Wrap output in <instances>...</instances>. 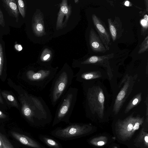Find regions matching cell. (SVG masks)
I'll use <instances>...</instances> for the list:
<instances>
[{
	"mask_svg": "<svg viewBox=\"0 0 148 148\" xmlns=\"http://www.w3.org/2000/svg\"><path fill=\"white\" fill-rule=\"evenodd\" d=\"M58 68L50 66L37 67L28 70L25 73L28 81L37 91H41L53 79L57 73Z\"/></svg>",
	"mask_w": 148,
	"mask_h": 148,
	"instance_id": "cell-5",
	"label": "cell"
},
{
	"mask_svg": "<svg viewBox=\"0 0 148 148\" xmlns=\"http://www.w3.org/2000/svg\"><path fill=\"white\" fill-rule=\"evenodd\" d=\"M6 117V115L0 110V118L4 119Z\"/></svg>",
	"mask_w": 148,
	"mask_h": 148,
	"instance_id": "cell-28",
	"label": "cell"
},
{
	"mask_svg": "<svg viewBox=\"0 0 148 148\" xmlns=\"http://www.w3.org/2000/svg\"><path fill=\"white\" fill-rule=\"evenodd\" d=\"M144 19L141 21L142 25L144 27L148 26V16L146 14L144 16Z\"/></svg>",
	"mask_w": 148,
	"mask_h": 148,
	"instance_id": "cell-27",
	"label": "cell"
},
{
	"mask_svg": "<svg viewBox=\"0 0 148 148\" xmlns=\"http://www.w3.org/2000/svg\"><path fill=\"white\" fill-rule=\"evenodd\" d=\"M90 128L89 125L87 124L70 123L64 128L55 129L51 132V134L61 139L71 140L86 134L90 131Z\"/></svg>",
	"mask_w": 148,
	"mask_h": 148,
	"instance_id": "cell-8",
	"label": "cell"
},
{
	"mask_svg": "<svg viewBox=\"0 0 148 148\" xmlns=\"http://www.w3.org/2000/svg\"><path fill=\"white\" fill-rule=\"evenodd\" d=\"M107 141V139L105 137H100L92 139L90 142L95 146H102L104 145Z\"/></svg>",
	"mask_w": 148,
	"mask_h": 148,
	"instance_id": "cell-21",
	"label": "cell"
},
{
	"mask_svg": "<svg viewBox=\"0 0 148 148\" xmlns=\"http://www.w3.org/2000/svg\"><path fill=\"white\" fill-rule=\"evenodd\" d=\"M20 100L21 113L31 123L38 127L43 126L51 122L50 110L41 97L25 92L20 95Z\"/></svg>",
	"mask_w": 148,
	"mask_h": 148,
	"instance_id": "cell-2",
	"label": "cell"
},
{
	"mask_svg": "<svg viewBox=\"0 0 148 148\" xmlns=\"http://www.w3.org/2000/svg\"><path fill=\"white\" fill-rule=\"evenodd\" d=\"M78 89L70 86L61 98L56 109L52 125L61 122L69 123V119L76 101Z\"/></svg>",
	"mask_w": 148,
	"mask_h": 148,
	"instance_id": "cell-4",
	"label": "cell"
},
{
	"mask_svg": "<svg viewBox=\"0 0 148 148\" xmlns=\"http://www.w3.org/2000/svg\"><path fill=\"white\" fill-rule=\"evenodd\" d=\"M142 93L140 92L136 95L130 101L126 106L124 112L128 113L135 106L138 105L142 100Z\"/></svg>",
	"mask_w": 148,
	"mask_h": 148,
	"instance_id": "cell-16",
	"label": "cell"
},
{
	"mask_svg": "<svg viewBox=\"0 0 148 148\" xmlns=\"http://www.w3.org/2000/svg\"><path fill=\"white\" fill-rule=\"evenodd\" d=\"M89 42L91 48L95 52L104 53L106 50L93 29L90 32Z\"/></svg>",
	"mask_w": 148,
	"mask_h": 148,
	"instance_id": "cell-14",
	"label": "cell"
},
{
	"mask_svg": "<svg viewBox=\"0 0 148 148\" xmlns=\"http://www.w3.org/2000/svg\"><path fill=\"white\" fill-rule=\"evenodd\" d=\"M84 94L83 106L86 115L100 119L104 117L107 111H110L109 96L100 80L82 83Z\"/></svg>",
	"mask_w": 148,
	"mask_h": 148,
	"instance_id": "cell-1",
	"label": "cell"
},
{
	"mask_svg": "<svg viewBox=\"0 0 148 148\" xmlns=\"http://www.w3.org/2000/svg\"><path fill=\"white\" fill-rule=\"evenodd\" d=\"M134 112L122 120H119L116 124V132L118 136L123 140L130 139L144 121V116L139 114L134 116Z\"/></svg>",
	"mask_w": 148,
	"mask_h": 148,
	"instance_id": "cell-7",
	"label": "cell"
},
{
	"mask_svg": "<svg viewBox=\"0 0 148 148\" xmlns=\"http://www.w3.org/2000/svg\"><path fill=\"white\" fill-rule=\"evenodd\" d=\"M71 8L70 6L68 5L67 0H63L60 4V9L58 14L57 18L56 28L57 30L61 29L64 27L63 21L65 18L66 22L67 23L71 13Z\"/></svg>",
	"mask_w": 148,
	"mask_h": 148,
	"instance_id": "cell-10",
	"label": "cell"
},
{
	"mask_svg": "<svg viewBox=\"0 0 148 148\" xmlns=\"http://www.w3.org/2000/svg\"><path fill=\"white\" fill-rule=\"evenodd\" d=\"M32 28L33 33L37 36L40 37L46 34L45 31L44 17L41 12L34 14L32 18Z\"/></svg>",
	"mask_w": 148,
	"mask_h": 148,
	"instance_id": "cell-11",
	"label": "cell"
},
{
	"mask_svg": "<svg viewBox=\"0 0 148 148\" xmlns=\"http://www.w3.org/2000/svg\"><path fill=\"white\" fill-rule=\"evenodd\" d=\"M3 64V47L0 43V75L2 73Z\"/></svg>",
	"mask_w": 148,
	"mask_h": 148,
	"instance_id": "cell-25",
	"label": "cell"
},
{
	"mask_svg": "<svg viewBox=\"0 0 148 148\" xmlns=\"http://www.w3.org/2000/svg\"><path fill=\"white\" fill-rule=\"evenodd\" d=\"M39 138L42 142L51 148H62L61 145L55 140L47 136L40 135Z\"/></svg>",
	"mask_w": 148,
	"mask_h": 148,
	"instance_id": "cell-17",
	"label": "cell"
},
{
	"mask_svg": "<svg viewBox=\"0 0 148 148\" xmlns=\"http://www.w3.org/2000/svg\"><path fill=\"white\" fill-rule=\"evenodd\" d=\"M74 77L73 70L66 65L57 72L52 80L49 95L53 106H55L60 101L71 86Z\"/></svg>",
	"mask_w": 148,
	"mask_h": 148,
	"instance_id": "cell-3",
	"label": "cell"
},
{
	"mask_svg": "<svg viewBox=\"0 0 148 148\" xmlns=\"http://www.w3.org/2000/svg\"><path fill=\"white\" fill-rule=\"evenodd\" d=\"M2 1L7 10L12 16L16 18V21H18L19 12L16 1L3 0Z\"/></svg>",
	"mask_w": 148,
	"mask_h": 148,
	"instance_id": "cell-15",
	"label": "cell"
},
{
	"mask_svg": "<svg viewBox=\"0 0 148 148\" xmlns=\"http://www.w3.org/2000/svg\"><path fill=\"white\" fill-rule=\"evenodd\" d=\"M3 97L8 104L16 108L18 107L17 102L15 98L11 95L5 91L1 92Z\"/></svg>",
	"mask_w": 148,
	"mask_h": 148,
	"instance_id": "cell-18",
	"label": "cell"
},
{
	"mask_svg": "<svg viewBox=\"0 0 148 148\" xmlns=\"http://www.w3.org/2000/svg\"><path fill=\"white\" fill-rule=\"evenodd\" d=\"M0 139L2 148H14L5 136L0 133Z\"/></svg>",
	"mask_w": 148,
	"mask_h": 148,
	"instance_id": "cell-22",
	"label": "cell"
},
{
	"mask_svg": "<svg viewBox=\"0 0 148 148\" xmlns=\"http://www.w3.org/2000/svg\"><path fill=\"white\" fill-rule=\"evenodd\" d=\"M16 1L19 13L23 18H24L25 15V11L24 2L22 0H17Z\"/></svg>",
	"mask_w": 148,
	"mask_h": 148,
	"instance_id": "cell-23",
	"label": "cell"
},
{
	"mask_svg": "<svg viewBox=\"0 0 148 148\" xmlns=\"http://www.w3.org/2000/svg\"><path fill=\"white\" fill-rule=\"evenodd\" d=\"M13 137L23 144L32 148H46L37 141L26 135L15 132H11Z\"/></svg>",
	"mask_w": 148,
	"mask_h": 148,
	"instance_id": "cell-13",
	"label": "cell"
},
{
	"mask_svg": "<svg viewBox=\"0 0 148 148\" xmlns=\"http://www.w3.org/2000/svg\"><path fill=\"white\" fill-rule=\"evenodd\" d=\"M0 103L2 104H3V99H2V98L1 97L0 95Z\"/></svg>",
	"mask_w": 148,
	"mask_h": 148,
	"instance_id": "cell-29",
	"label": "cell"
},
{
	"mask_svg": "<svg viewBox=\"0 0 148 148\" xmlns=\"http://www.w3.org/2000/svg\"><path fill=\"white\" fill-rule=\"evenodd\" d=\"M92 19L95 27L98 32L102 42L106 50L109 49L108 45L110 40L108 32L106 30L101 21L95 14L92 15Z\"/></svg>",
	"mask_w": 148,
	"mask_h": 148,
	"instance_id": "cell-12",
	"label": "cell"
},
{
	"mask_svg": "<svg viewBox=\"0 0 148 148\" xmlns=\"http://www.w3.org/2000/svg\"><path fill=\"white\" fill-rule=\"evenodd\" d=\"M79 1L78 0H74V2L75 3H77Z\"/></svg>",
	"mask_w": 148,
	"mask_h": 148,
	"instance_id": "cell-32",
	"label": "cell"
},
{
	"mask_svg": "<svg viewBox=\"0 0 148 148\" xmlns=\"http://www.w3.org/2000/svg\"><path fill=\"white\" fill-rule=\"evenodd\" d=\"M0 148H2V145L1 140L0 139Z\"/></svg>",
	"mask_w": 148,
	"mask_h": 148,
	"instance_id": "cell-31",
	"label": "cell"
},
{
	"mask_svg": "<svg viewBox=\"0 0 148 148\" xmlns=\"http://www.w3.org/2000/svg\"><path fill=\"white\" fill-rule=\"evenodd\" d=\"M137 142L139 143H143L146 148H148V136L147 132L142 129L141 132L139 135L137 140Z\"/></svg>",
	"mask_w": 148,
	"mask_h": 148,
	"instance_id": "cell-20",
	"label": "cell"
},
{
	"mask_svg": "<svg viewBox=\"0 0 148 148\" xmlns=\"http://www.w3.org/2000/svg\"><path fill=\"white\" fill-rule=\"evenodd\" d=\"M79 71L74 75L76 81L82 83L108 79V77L105 70L98 67L88 66L85 65L80 68Z\"/></svg>",
	"mask_w": 148,
	"mask_h": 148,
	"instance_id": "cell-9",
	"label": "cell"
},
{
	"mask_svg": "<svg viewBox=\"0 0 148 148\" xmlns=\"http://www.w3.org/2000/svg\"><path fill=\"white\" fill-rule=\"evenodd\" d=\"M110 30L113 41L115 40L117 35V29L114 25V23L111 21H108Z\"/></svg>",
	"mask_w": 148,
	"mask_h": 148,
	"instance_id": "cell-24",
	"label": "cell"
},
{
	"mask_svg": "<svg viewBox=\"0 0 148 148\" xmlns=\"http://www.w3.org/2000/svg\"><path fill=\"white\" fill-rule=\"evenodd\" d=\"M52 57L51 51L47 48L44 49L42 51L40 58V61L43 63L50 61Z\"/></svg>",
	"mask_w": 148,
	"mask_h": 148,
	"instance_id": "cell-19",
	"label": "cell"
},
{
	"mask_svg": "<svg viewBox=\"0 0 148 148\" xmlns=\"http://www.w3.org/2000/svg\"><path fill=\"white\" fill-rule=\"evenodd\" d=\"M0 25L3 27L5 26V22L3 13L0 8Z\"/></svg>",
	"mask_w": 148,
	"mask_h": 148,
	"instance_id": "cell-26",
	"label": "cell"
},
{
	"mask_svg": "<svg viewBox=\"0 0 148 148\" xmlns=\"http://www.w3.org/2000/svg\"><path fill=\"white\" fill-rule=\"evenodd\" d=\"M137 77L126 74L117 87L118 93L111 105L110 111L116 115L120 111L123 104L131 94Z\"/></svg>",
	"mask_w": 148,
	"mask_h": 148,
	"instance_id": "cell-6",
	"label": "cell"
},
{
	"mask_svg": "<svg viewBox=\"0 0 148 148\" xmlns=\"http://www.w3.org/2000/svg\"><path fill=\"white\" fill-rule=\"evenodd\" d=\"M125 5L126 6H128L129 5V2L128 1H126L125 3Z\"/></svg>",
	"mask_w": 148,
	"mask_h": 148,
	"instance_id": "cell-30",
	"label": "cell"
}]
</instances>
